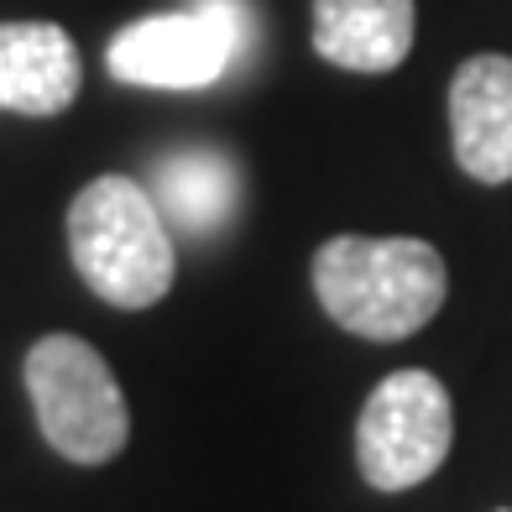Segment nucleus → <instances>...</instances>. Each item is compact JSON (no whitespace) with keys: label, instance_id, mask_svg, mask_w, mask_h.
<instances>
[{"label":"nucleus","instance_id":"obj_7","mask_svg":"<svg viewBox=\"0 0 512 512\" xmlns=\"http://www.w3.org/2000/svg\"><path fill=\"white\" fill-rule=\"evenodd\" d=\"M79 84V48L58 21H0V110L63 115Z\"/></svg>","mask_w":512,"mask_h":512},{"label":"nucleus","instance_id":"obj_6","mask_svg":"<svg viewBox=\"0 0 512 512\" xmlns=\"http://www.w3.org/2000/svg\"><path fill=\"white\" fill-rule=\"evenodd\" d=\"M455 162L476 183H512V58L476 53L450 79Z\"/></svg>","mask_w":512,"mask_h":512},{"label":"nucleus","instance_id":"obj_9","mask_svg":"<svg viewBox=\"0 0 512 512\" xmlns=\"http://www.w3.org/2000/svg\"><path fill=\"white\" fill-rule=\"evenodd\" d=\"M157 209L168 230H183L194 241H209L236 220L241 209V168L220 147H178L157 157Z\"/></svg>","mask_w":512,"mask_h":512},{"label":"nucleus","instance_id":"obj_3","mask_svg":"<svg viewBox=\"0 0 512 512\" xmlns=\"http://www.w3.org/2000/svg\"><path fill=\"white\" fill-rule=\"evenodd\" d=\"M256 48L251 0H194L110 37V79L131 89H209Z\"/></svg>","mask_w":512,"mask_h":512},{"label":"nucleus","instance_id":"obj_5","mask_svg":"<svg viewBox=\"0 0 512 512\" xmlns=\"http://www.w3.org/2000/svg\"><path fill=\"white\" fill-rule=\"evenodd\" d=\"M455 445V408L450 392L429 371H392L361 408L356 424V465L377 492H408L424 486Z\"/></svg>","mask_w":512,"mask_h":512},{"label":"nucleus","instance_id":"obj_1","mask_svg":"<svg viewBox=\"0 0 512 512\" xmlns=\"http://www.w3.org/2000/svg\"><path fill=\"white\" fill-rule=\"evenodd\" d=\"M445 256L413 236H330L314 251V293L340 330L408 340L445 304Z\"/></svg>","mask_w":512,"mask_h":512},{"label":"nucleus","instance_id":"obj_8","mask_svg":"<svg viewBox=\"0 0 512 512\" xmlns=\"http://www.w3.org/2000/svg\"><path fill=\"white\" fill-rule=\"evenodd\" d=\"M413 32V0H314V53L345 74H392Z\"/></svg>","mask_w":512,"mask_h":512},{"label":"nucleus","instance_id":"obj_4","mask_svg":"<svg viewBox=\"0 0 512 512\" xmlns=\"http://www.w3.org/2000/svg\"><path fill=\"white\" fill-rule=\"evenodd\" d=\"M27 392L42 439L74 465H105L126 450L131 413L105 356L79 335H42L27 351Z\"/></svg>","mask_w":512,"mask_h":512},{"label":"nucleus","instance_id":"obj_2","mask_svg":"<svg viewBox=\"0 0 512 512\" xmlns=\"http://www.w3.org/2000/svg\"><path fill=\"white\" fill-rule=\"evenodd\" d=\"M68 256L84 288L115 309H152L178 277L173 230L136 178L105 173L68 204Z\"/></svg>","mask_w":512,"mask_h":512}]
</instances>
